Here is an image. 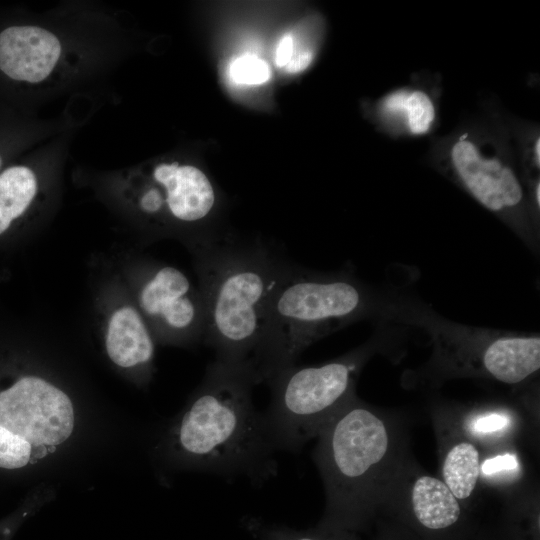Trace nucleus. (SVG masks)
Masks as SVG:
<instances>
[{"label": "nucleus", "instance_id": "nucleus-1", "mask_svg": "<svg viewBox=\"0 0 540 540\" xmlns=\"http://www.w3.org/2000/svg\"><path fill=\"white\" fill-rule=\"evenodd\" d=\"M316 438L313 458L325 489L326 529L352 526L384 504L411 457L400 417L357 395Z\"/></svg>", "mask_w": 540, "mask_h": 540}, {"label": "nucleus", "instance_id": "nucleus-2", "mask_svg": "<svg viewBox=\"0 0 540 540\" xmlns=\"http://www.w3.org/2000/svg\"><path fill=\"white\" fill-rule=\"evenodd\" d=\"M382 298L349 270L321 273L287 260L266 299L254 363L258 383L294 365L314 342L370 316Z\"/></svg>", "mask_w": 540, "mask_h": 540}, {"label": "nucleus", "instance_id": "nucleus-3", "mask_svg": "<svg viewBox=\"0 0 540 540\" xmlns=\"http://www.w3.org/2000/svg\"><path fill=\"white\" fill-rule=\"evenodd\" d=\"M257 384L248 367L212 362L176 431L187 459L212 473L241 475L253 483L275 475L276 449L252 401Z\"/></svg>", "mask_w": 540, "mask_h": 540}, {"label": "nucleus", "instance_id": "nucleus-4", "mask_svg": "<svg viewBox=\"0 0 540 540\" xmlns=\"http://www.w3.org/2000/svg\"><path fill=\"white\" fill-rule=\"evenodd\" d=\"M194 250L206 312L204 339L216 361L254 372L266 299L287 259L270 244L221 237Z\"/></svg>", "mask_w": 540, "mask_h": 540}, {"label": "nucleus", "instance_id": "nucleus-5", "mask_svg": "<svg viewBox=\"0 0 540 540\" xmlns=\"http://www.w3.org/2000/svg\"><path fill=\"white\" fill-rule=\"evenodd\" d=\"M379 316L427 333L432 355L423 371L432 380L485 378L519 385L539 372V334L455 323L406 296L384 299Z\"/></svg>", "mask_w": 540, "mask_h": 540}, {"label": "nucleus", "instance_id": "nucleus-6", "mask_svg": "<svg viewBox=\"0 0 540 540\" xmlns=\"http://www.w3.org/2000/svg\"><path fill=\"white\" fill-rule=\"evenodd\" d=\"M386 339L375 334L366 343L320 365H291L267 384L271 402L263 413L276 451L296 452L316 438L336 414L356 395L358 377Z\"/></svg>", "mask_w": 540, "mask_h": 540}, {"label": "nucleus", "instance_id": "nucleus-7", "mask_svg": "<svg viewBox=\"0 0 540 540\" xmlns=\"http://www.w3.org/2000/svg\"><path fill=\"white\" fill-rule=\"evenodd\" d=\"M456 180L482 206L499 216L533 253H539V230L515 171L497 157H487L475 143L460 137L451 148Z\"/></svg>", "mask_w": 540, "mask_h": 540}, {"label": "nucleus", "instance_id": "nucleus-8", "mask_svg": "<svg viewBox=\"0 0 540 540\" xmlns=\"http://www.w3.org/2000/svg\"><path fill=\"white\" fill-rule=\"evenodd\" d=\"M0 425L26 440L32 449L55 446L73 431V405L51 383L26 376L0 392Z\"/></svg>", "mask_w": 540, "mask_h": 540}, {"label": "nucleus", "instance_id": "nucleus-9", "mask_svg": "<svg viewBox=\"0 0 540 540\" xmlns=\"http://www.w3.org/2000/svg\"><path fill=\"white\" fill-rule=\"evenodd\" d=\"M139 306L168 337H204L206 312L201 291L172 266L155 267L146 275L138 294Z\"/></svg>", "mask_w": 540, "mask_h": 540}, {"label": "nucleus", "instance_id": "nucleus-10", "mask_svg": "<svg viewBox=\"0 0 540 540\" xmlns=\"http://www.w3.org/2000/svg\"><path fill=\"white\" fill-rule=\"evenodd\" d=\"M66 46L52 30L40 25H13L0 32V70L12 80L42 84L60 72Z\"/></svg>", "mask_w": 540, "mask_h": 540}, {"label": "nucleus", "instance_id": "nucleus-11", "mask_svg": "<svg viewBox=\"0 0 540 540\" xmlns=\"http://www.w3.org/2000/svg\"><path fill=\"white\" fill-rule=\"evenodd\" d=\"M404 503L424 528L440 531L454 526L462 503L439 478L426 473L411 456L398 474L384 503Z\"/></svg>", "mask_w": 540, "mask_h": 540}, {"label": "nucleus", "instance_id": "nucleus-12", "mask_svg": "<svg viewBox=\"0 0 540 540\" xmlns=\"http://www.w3.org/2000/svg\"><path fill=\"white\" fill-rule=\"evenodd\" d=\"M439 456V478L462 503L480 491V447L463 431L453 409L433 412Z\"/></svg>", "mask_w": 540, "mask_h": 540}, {"label": "nucleus", "instance_id": "nucleus-13", "mask_svg": "<svg viewBox=\"0 0 540 540\" xmlns=\"http://www.w3.org/2000/svg\"><path fill=\"white\" fill-rule=\"evenodd\" d=\"M152 184L158 191L162 211L181 223L205 221L213 212L216 195L208 177L195 166L178 162L157 164Z\"/></svg>", "mask_w": 540, "mask_h": 540}, {"label": "nucleus", "instance_id": "nucleus-14", "mask_svg": "<svg viewBox=\"0 0 540 540\" xmlns=\"http://www.w3.org/2000/svg\"><path fill=\"white\" fill-rule=\"evenodd\" d=\"M455 412L463 431L483 450L513 446L524 426L521 412L507 404L478 405Z\"/></svg>", "mask_w": 540, "mask_h": 540}, {"label": "nucleus", "instance_id": "nucleus-15", "mask_svg": "<svg viewBox=\"0 0 540 540\" xmlns=\"http://www.w3.org/2000/svg\"><path fill=\"white\" fill-rule=\"evenodd\" d=\"M105 345L109 358L125 368L148 364L154 354L148 326L139 311L128 305L110 316Z\"/></svg>", "mask_w": 540, "mask_h": 540}, {"label": "nucleus", "instance_id": "nucleus-16", "mask_svg": "<svg viewBox=\"0 0 540 540\" xmlns=\"http://www.w3.org/2000/svg\"><path fill=\"white\" fill-rule=\"evenodd\" d=\"M39 193V177L28 165H13L0 173V235L23 216Z\"/></svg>", "mask_w": 540, "mask_h": 540}, {"label": "nucleus", "instance_id": "nucleus-17", "mask_svg": "<svg viewBox=\"0 0 540 540\" xmlns=\"http://www.w3.org/2000/svg\"><path fill=\"white\" fill-rule=\"evenodd\" d=\"M481 455L480 482L495 489L516 495L524 475L520 455L514 446L485 450Z\"/></svg>", "mask_w": 540, "mask_h": 540}, {"label": "nucleus", "instance_id": "nucleus-18", "mask_svg": "<svg viewBox=\"0 0 540 540\" xmlns=\"http://www.w3.org/2000/svg\"><path fill=\"white\" fill-rule=\"evenodd\" d=\"M242 523L254 540H340L337 535L331 538L328 531L321 527L317 531L296 530L285 525L266 523L256 517H247Z\"/></svg>", "mask_w": 540, "mask_h": 540}, {"label": "nucleus", "instance_id": "nucleus-19", "mask_svg": "<svg viewBox=\"0 0 540 540\" xmlns=\"http://www.w3.org/2000/svg\"><path fill=\"white\" fill-rule=\"evenodd\" d=\"M404 114L410 131L420 135L429 130L435 117V110L429 96L416 90L408 93Z\"/></svg>", "mask_w": 540, "mask_h": 540}, {"label": "nucleus", "instance_id": "nucleus-20", "mask_svg": "<svg viewBox=\"0 0 540 540\" xmlns=\"http://www.w3.org/2000/svg\"><path fill=\"white\" fill-rule=\"evenodd\" d=\"M31 445L0 425V467L18 469L29 462Z\"/></svg>", "mask_w": 540, "mask_h": 540}, {"label": "nucleus", "instance_id": "nucleus-21", "mask_svg": "<svg viewBox=\"0 0 540 540\" xmlns=\"http://www.w3.org/2000/svg\"><path fill=\"white\" fill-rule=\"evenodd\" d=\"M268 64L253 55L236 59L230 66V76L236 82L246 85H259L270 78Z\"/></svg>", "mask_w": 540, "mask_h": 540}, {"label": "nucleus", "instance_id": "nucleus-22", "mask_svg": "<svg viewBox=\"0 0 540 540\" xmlns=\"http://www.w3.org/2000/svg\"><path fill=\"white\" fill-rule=\"evenodd\" d=\"M313 58L312 51L309 49L299 50L293 55L285 66V70L289 73H296L306 69Z\"/></svg>", "mask_w": 540, "mask_h": 540}, {"label": "nucleus", "instance_id": "nucleus-23", "mask_svg": "<svg viewBox=\"0 0 540 540\" xmlns=\"http://www.w3.org/2000/svg\"><path fill=\"white\" fill-rule=\"evenodd\" d=\"M294 52V42L291 35H285L279 42L276 51V64L285 67Z\"/></svg>", "mask_w": 540, "mask_h": 540}, {"label": "nucleus", "instance_id": "nucleus-24", "mask_svg": "<svg viewBox=\"0 0 540 540\" xmlns=\"http://www.w3.org/2000/svg\"><path fill=\"white\" fill-rule=\"evenodd\" d=\"M408 92L398 91L390 94L384 101V110L391 114H404Z\"/></svg>", "mask_w": 540, "mask_h": 540}, {"label": "nucleus", "instance_id": "nucleus-25", "mask_svg": "<svg viewBox=\"0 0 540 540\" xmlns=\"http://www.w3.org/2000/svg\"><path fill=\"white\" fill-rule=\"evenodd\" d=\"M534 203L537 205V208L540 207V182L537 181L533 189Z\"/></svg>", "mask_w": 540, "mask_h": 540}, {"label": "nucleus", "instance_id": "nucleus-26", "mask_svg": "<svg viewBox=\"0 0 540 540\" xmlns=\"http://www.w3.org/2000/svg\"><path fill=\"white\" fill-rule=\"evenodd\" d=\"M534 160L537 167L540 166V139L537 138L534 145Z\"/></svg>", "mask_w": 540, "mask_h": 540}, {"label": "nucleus", "instance_id": "nucleus-27", "mask_svg": "<svg viewBox=\"0 0 540 540\" xmlns=\"http://www.w3.org/2000/svg\"><path fill=\"white\" fill-rule=\"evenodd\" d=\"M1 165H2V158H1V156H0V168H1Z\"/></svg>", "mask_w": 540, "mask_h": 540}]
</instances>
